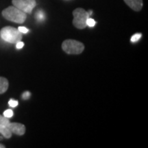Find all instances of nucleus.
<instances>
[{"mask_svg":"<svg viewBox=\"0 0 148 148\" xmlns=\"http://www.w3.org/2000/svg\"><path fill=\"white\" fill-rule=\"evenodd\" d=\"M2 15L5 19L16 23H23L27 18L26 13L14 6H9L2 11Z\"/></svg>","mask_w":148,"mask_h":148,"instance_id":"nucleus-1","label":"nucleus"},{"mask_svg":"<svg viewBox=\"0 0 148 148\" xmlns=\"http://www.w3.org/2000/svg\"><path fill=\"white\" fill-rule=\"evenodd\" d=\"M0 36L4 41L10 43H16L22 39V33L18 29L11 26L3 27L0 31Z\"/></svg>","mask_w":148,"mask_h":148,"instance_id":"nucleus-2","label":"nucleus"},{"mask_svg":"<svg viewBox=\"0 0 148 148\" xmlns=\"http://www.w3.org/2000/svg\"><path fill=\"white\" fill-rule=\"evenodd\" d=\"M73 24L77 29H84L86 25V21L89 18V14L84 9L77 8L73 11Z\"/></svg>","mask_w":148,"mask_h":148,"instance_id":"nucleus-3","label":"nucleus"},{"mask_svg":"<svg viewBox=\"0 0 148 148\" xmlns=\"http://www.w3.org/2000/svg\"><path fill=\"white\" fill-rule=\"evenodd\" d=\"M62 49L68 54H79L84 51V45L77 40L67 39L62 43Z\"/></svg>","mask_w":148,"mask_h":148,"instance_id":"nucleus-4","label":"nucleus"},{"mask_svg":"<svg viewBox=\"0 0 148 148\" xmlns=\"http://www.w3.org/2000/svg\"><path fill=\"white\" fill-rule=\"evenodd\" d=\"M12 3L14 6L26 14L32 13L33 9L36 5L35 0H12Z\"/></svg>","mask_w":148,"mask_h":148,"instance_id":"nucleus-5","label":"nucleus"},{"mask_svg":"<svg viewBox=\"0 0 148 148\" xmlns=\"http://www.w3.org/2000/svg\"><path fill=\"white\" fill-rule=\"evenodd\" d=\"M9 130L11 132L16 135L22 136L25 132V125L20 123H10L8 125Z\"/></svg>","mask_w":148,"mask_h":148,"instance_id":"nucleus-6","label":"nucleus"},{"mask_svg":"<svg viewBox=\"0 0 148 148\" xmlns=\"http://www.w3.org/2000/svg\"><path fill=\"white\" fill-rule=\"evenodd\" d=\"M130 8L134 11H140L143 8V0H123Z\"/></svg>","mask_w":148,"mask_h":148,"instance_id":"nucleus-7","label":"nucleus"},{"mask_svg":"<svg viewBox=\"0 0 148 148\" xmlns=\"http://www.w3.org/2000/svg\"><path fill=\"white\" fill-rule=\"evenodd\" d=\"M9 83L8 79L3 77H0V94H3L8 90Z\"/></svg>","mask_w":148,"mask_h":148,"instance_id":"nucleus-8","label":"nucleus"},{"mask_svg":"<svg viewBox=\"0 0 148 148\" xmlns=\"http://www.w3.org/2000/svg\"><path fill=\"white\" fill-rule=\"evenodd\" d=\"M0 133L3 135V136L5 138H10L12 136V133L9 130L8 126L0 124Z\"/></svg>","mask_w":148,"mask_h":148,"instance_id":"nucleus-9","label":"nucleus"},{"mask_svg":"<svg viewBox=\"0 0 148 148\" xmlns=\"http://www.w3.org/2000/svg\"><path fill=\"white\" fill-rule=\"evenodd\" d=\"M10 123V122L9 121L8 118L5 117V116H2L0 114V124L5 125V126H8Z\"/></svg>","mask_w":148,"mask_h":148,"instance_id":"nucleus-10","label":"nucleus"},{"mask_svg":"<svg viewBox=\"0 0 148 148\" xmlns=\"http://www.w3.org/2000/svg\"><path fill=\"white\" fill-rule=\"evenodd\" d=\"M35 16H36V19L38 20V21H42V20L45 19V14H44V12H42V10H38L37 11L36 15H35Z\"/></svg>","mask_w":148,"mask_h":148,"instance_id":"nucleus-11","label":"nucleus"},{"mask_svg":"<svg viewBox=\"0 0 148 148\" xmlns=\"http://www.w3.org/2000/svg\"><path fill=\"white\" fill-rule=\"evenodd\" d=\"M141 34H140V33H137V34H135L133 35V36L131 37V42H135L136 41H138V40L140 39V38H141Z\"/></svg>","mask_w":148,"mask_h":148,"instance_id":"nucleus-12","label":"nucleus"},{"mask_svg":"<svg viewBox=\"0 0 148 148\" xmlns=\"http://www.w3.org/2000/svg\"><path fill=\"white\" fill-rule=\"evenodd\" d=\"M13 111L12 110H10V109H8V110H6L4 111V112H3V116H5V117L7 118H10L12 117V116H13Z\"/></svg>","mask_w":148,"mask_h":148,"instance_id":"nucleus-13","label":"nucleus"},{"mask_svg":"<svg viewBox=\"0 0 148 148\" xmlns=\"http://www.w3.org/2000/svg\"><path fill=\"white\" fill-rule=\"evenodd\" d=\"M95 21L93 18H88L87 21H86V25L89 27H94L95 25Z\"/></svg>","mask_w":148,"mask_h":148,"instance_id":"nucleus-14","label":"nucleus"},{"mask_svg":"<svg viewBox=\"0 0 148 148\" xmlns=\"http://www.w3.org/2000/svg\"><path fill=\"white\" fill-rule=\"evenodd\" d=\"M8 104L10 107H12V108H14V107L17 106L18 103V101L14 100V99H10V101H8Z\"/></svg>","mask_w":148,"mask_h":148,"instance_id":"nucleus-15","label":"nucleus"},{"mask_svg":"<svg viewBox=\"0 0 148 148\" xmlns=\"http://www.w3.org/2000/svg\"><path fill=\"white\" fill-rule=\"evenodd\" d=\"M30 95H31V93L29 91L24 92L23 95H22V99H25V100H27V99H28L30 97Z\"/></svg>","mask_w":148,"mask_h":148,"instance_id":"nucleus-16","label":"nucleus"},{"mask_svg":"<svg viewBox=\"0 0 148 148\" xmlns=\"http://www.w3.org/2000/svg\"><path fill=\"white\" fill-rule=\"evenodd\" d=\"M18 31H19L20 32H21V33H23V34H26V33L28 32V31H29L28 29L26 28V27H22V26L18 27Z\"/></svg>","mask_w":148,"mask_h":148,"instance_id":"nucleus-17","label":"nucleus"},{"mask_svg":"<svg viewBox=\"0 0 148 148\" xmlns=\"http://www.w3.org/2000/svg\"><path fill=\"white\" fill-rule=\"evenodd\" d=\"M16 48H17V49H21V48H23V46H24V43L21 41H18V42H16Z\"/></svg>","mask_w":148,"mask_h":148,"instance_id":"nucleus-18","label":"nucleus"},{"mask_svg":"<svg viewBox=\"0 0 148 148\" xmlns=\"http://www.w3.org/2000/svg\"><path fill=\"white\" fill-rule=\"evenodd\" d=\"M5 145H3L2 144L0 143V148H5Z\"/></svg>","mask_w":148,"mask_h":148,"instance_id":"nucleus-19","label":"nucleus"},{"mask_svg":"<svg viewBox=\"0 0 148 148\" xmlns=\"http://www.w3.org/2000/svg\"><path fill=\"white\" fill-rule=\"evenodd\" d=\"M2 139H3L2 136H0V140H2Z\"/></svg>","mask_w":148,"mask_h":148,"instance_id":"nucleus-20","label":"nucleus"}]
</instances>
